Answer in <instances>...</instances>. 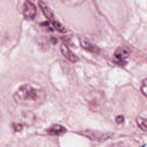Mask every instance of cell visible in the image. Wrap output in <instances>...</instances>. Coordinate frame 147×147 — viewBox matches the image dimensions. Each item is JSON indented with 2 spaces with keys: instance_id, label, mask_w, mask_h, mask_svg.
Wrapping results in <instances>:
<instances>
[{
  "instance_id": "obj_2",
  "label": "cell",
  "mask_w": 147,
  "mask_h": 147,
  "mask_svg": "<svg viewBox=\"0 0 147 147\" xmlns=\"http://www.w3.org/2000/svg\"><path fill=\"white\" fill-rule=\"evenodd\" d=\"M38 6L45 17L58 32L60 33H65L67 32L66 28L56 19V17L52 10L48 7L44 2L40 1L38 2Z\"/></svg>"
},
{
  "instance_id": "obj_10",
  "label": "cell",
  "mask_w": 147,
  "mask_h": 147,
  "mask_svg": "<svg viewBox=\"0 0 147 147\" xmlns=\"http://www.w3.org/2000/svg\"><path fill=\"white\" fill-rule=\"evenodd\" d=\"M141 90L142 92L147 96V78L145 79L142 83V85L141 87Z\"/></svg>"
},
{
  "instance_id": "obj_12",
  "label": "cell",
  "mask_w": 147,
  "mask_h": 147,
  "mask_svg": "<svg viewBox=\"0 0 147 147\" xmlns=\"http://www.w3.org/2000/svg\"><path fill=\"white\" fill-rule=\"evenodd\" d=\"M115 121H116V122L118 123H122L124 121V117L122 115H118L116 117Z\"/></svg>"
},
{
  "instance_id": "obj_8",
  "label": "cell",
  "mask_w": 147,
  "mask_h": 147,
  "mask_svg": "<svg viewBox=\"0 0 147 147\" xmlns=\"http://www.w3.org/2000/svg\"><path fill=\"white\" fill-rule=\"evenodd\" d=\"M61 3L69 7L79 6L84 2L85 0H59Z\"/></svg>"
},
{
  "instance_id": "obj_5",
  "label": "cell",
  "mask_w": 147,
  "mask_h": 147,
  "mask_svg": "<svg viewBox=\"0 0 147 147\" xmlns=\"http://www.w3.org/2000/svg\"><path fill=\"white\" fill-rule=\"evenodd\" d=\"M60 49L63 56L69 61L72 63H76L79 60L78 56L75 55L66 45L62 44L60 45Z\"/></svg>"
},
{
  "instance_id": "obj_11",
  "label": "cell",
  "mask_w": 147,
  "mask_h": 147,
  "mask_svg": "<svg viewBox=\"0 0 147 147\" xmlns=\"http://www.w3.org/2000/svg\"><path fill=\"white\" fill-rule=\"evenodd\" d=\"M13 127L14 129V130L17 131H19L20 130H22V126L20 123H15L13 125Z\"/></svg>"
},
{
  "instance_id": "obj_7",
  "label": "cell",
  "mask_w": 147,
  "mask_h": 147,
  "mask_svg": "<svg viewBox=\"0 0 147 147\" xmlns=\"http://www.w3.org/2000/svg\"><path fill=\"white\" fill-rule=\"evenodd\" d=\"M79 40H80V44L81 46L84 49L87 50V51L93 52V53H97L99 51V49L98 47L92 45L86 39H85L83 37H81L79 38Z\"/></svg>"
},
{
  "instance_id": "obj_3",
  "label": "cell",
  "mask_w": 147,
  "mask_h": 147,
  "mask_svg": "<svg viewBox=\"0 0 147 147\" xmlns=\"http://www.w3.org/2000/svg\"><path fill=\"white\" fill-rule=\"evenodd\" d=\"M130 55V49L126 47H119L114 52V58L115 61L119 64L123 63L125 60Z\"/></svg>"
},
{
  "instance_id": "obj_4",
  "label": "cell",
  "mask_w": 147,
  "mask_h": 147,
  "mask_svg": "<svg viewBox=\"0 0 147 147\" xmlns=\"http://www.w3.org/2000/svg\"><path fill=\"white\" fill-rule=\"evenodd\" d=\"M37 13V9L36 6L29 1H26L23 8V15L25 19L28 20H33Z\"/></svg>"
},
{
  "instance_id": "obj_9",
  "label": "cell",
  "mask_w": 147,
  "mask_h": 147,
  "mask_svg": "<svg viewBox=\"0 0 147 147\" xmlns=\"http://www.w3.org/2000/svg\"><path fill=\"white\" fill-rule=\"evenodd\" d=\"M138 126L144 130H147V119L142 117H138L136 119Z\"/></svg>"
},
{
  "instance_id": "obj_1",
  "label": "cell",
  "mask_w": 147,
  "mask_h": 147,
  "mask_svg": "<svg viewBox=\"0 0 147 147\" xmlns=\"http://www.w3.org/2000/svg\"><path fill=\"white\" fill-rule=\"evenodd\" d=\"M13 99L18 105L35 107L41 105L45 99V92L29 84L20 86L13 94Z\"/></svg>"
},
{
  "instance_id": "obj_6",
  "label": "cell",
  "mask_w": 147,
  "mask_h": 147,
  "mask_svg": "<svg viewBox=\"0 0 147 147\" xmlns=\"http://www.w3.org/2000/svg\"><path fill=\"white\" fill-rule=\"evenodd\" d=\"M67 131V129L63 126L55 124L50 126L47 129V132L53 136H59Z\"/></svg>"
}]
</instances>
